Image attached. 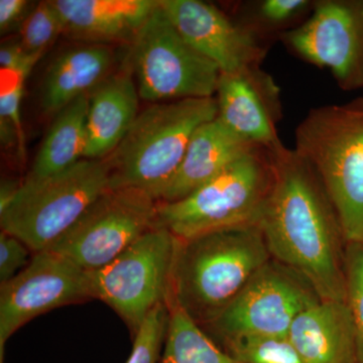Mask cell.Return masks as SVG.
I'll list each match as a JSON object with an SVG mask.
<instances>
[{
    "mask_svg": "<svg viewBox=\"0 0 363 363\" xmlns=\"http://www.w3.org/2000/svg\"><path fill=\"white\" fill-rule=\"evenodd\" d=\"M274 178L259 227L272 259L290 267L322 301L346 302L347 241L311 164L284 143L271 149Z\"/></svg>",
    "mask_w": 363,
    "mask_h": 363,
    "instance_id": "cell-1",
    "label": "cell"
},
{
    "mask_svg": "<svg viewBox=\"0 0 363 363\" xmlns=\"http://www.w3.org/2000/svg\"><path fill=\"white\" fill-rule=\"evenodd\" d=\"M272 259L257 224L179 240L168 297L204 328Z\"/></svg>",
    "mask_w": 363,
    "mask_h": 363,
    "instance_id": "cell-2",
    "label": "cell"
},
{
    "mask_svg": "<svg viewBox=\"0 0 363 363\" xmlns=\"http://www.w3.org/2000/svg\"><path fill=\"white\" fill-rule=\"evenodd\" d=\"M218 116L215 97L152 104L140 112L106 157L109 189L135 188L160 197L199 126Z\"/></svg>",
    "mask_w": 363,
    "mask_h": 363,
    "instance_id": "cell-3",
    "label": "cell"
},
{
    "mask_svg": "<svg viewBox=\"0 0 363 363\" xmlns=\"http://www.w3.org/2000/svg\"><path fill=\"white\" fill-rule=\"evenodd\" d=\"M294 150L323 184L347 243L363 245V98L310 109Z\"/></svg>",
    "mask_w": 363,
    "mask_h": 363,
    "instance_id": "cell-4",
    "label": "cell"
},
{
    "mask_svg": "<svg viewBox=\"0 0 363 363\" xmlns=\"http://www.w3.org/2000/svg\"><path fill=\"white\" fill-rule=\"evenodd\" d=\"M274 178L271 149L257 145L184 199L160 203L157 227L179 240L257 224Z\"/></svg>",
    "mask_w": 363,
    "mask_h": 363,
    "instance_id": "cell-5",
    "label": "cell"
},
{
    "mask_svg": "<svg viewBox=\"0 0 363 363\" xmlns=\"http://www.w3.org/2000/svg\"><path fill=\"white\" fill-rule=\"evenodd\" d=\"M106 160H88L42 179L21 182L0 212L1 230L16 236L33 253L50 250L109 190Z\"/></svg>",
    "mask_w": 363,
    "mask_h": 363,
    "instance_id": "cell-6",
    "label": "cell"
},
{
    "mask_svg": "<svg viewBox=\"0 0 363 363\" xmlns=\"http://www.w3.org/2000/svg\"><path fill=\"white\" fill-rule=\"evenodd\" d=\"M130 45L128 61L142 99L215 97L220 70L186 42L160 0Z\"/></svg>",
    "mask_w": 363,
    "mask_h": 363,
    "instance_id": "cell-7",
    "label": "cell"
},
{
    "mask_svg": "<svg viewBox=\"0 0 363 363\" xmlns=\"http://www.w3.org/2000/svg\"><path fill=\"white\" fill-rule=\"evenodd\" d=\"M178 241L168 229L155 227L111 264L88 272L91 298L112 308L133 335L166 302Z\"/></svg>",
    "mask_w": 363,
    "mask_h": 363,
    "instance_id": "cell-8",
    "label": "cell"
},
{
    "mask_svg": "<svg viewBox=\"0 0 363 363\" xmlns=\"http://www.w3.org/2000/svg\"><path fill=\"white\" fill-rule=\"evenodd\" d=\"M159 202L145 191L109 189L50 250L91 272L157 227Z\"/></svg>",
    "mask_w": 363,
    "mask_h": 363,
    "instance_id": "cell-9",
    "label": "cell"
},
{
    "mask_svg": "<svg viewBox=\"0 0 363 363\" xmlns=\"http://www.w3.org/2000/svg\"><path fill=\"white\" fill-rule=\"evenodd\" d=\"M319 301L302 276L272 259L203 329L221 346L238 339L288 337L296 319Z\"/></svg>",
    "mask_w": 363,
    "mask_h": 363,
    "instance_id": "cell-10",
    "label": "cell"
},
{
    "mask_svg": "<svg viewBox=\"0 0 363 363\" xmlns=\"http://www.w3.org/2000/svg\"><path fill=\"white\" fill-rule=\"evenodd\" d=\"M298 58L331 71L339 87L363 89V0H318L311 16L281 33Z\"/></svg>",
    "mask_w": 363,
    "mask_h": 363,
    "instance_id": "cell-11",
    "label": "cell"
},
{
    "mask_svg": "<svg viewBox=\"0 0 363 363\" xmlns=\"http://www.w3.org/2000/svg\"><path fill=\"white\" fill-rule=\"evenodd\" d=\"M92 300L88 272L52 250L33 253L26 269L0 289V363L7 340L33 318Z\"/></svg>",
    "mask_w": 363,
    "mask_h": 363,
    "instance_id": "cell-12",
    "label": "cell"
},
{
    "mask_svg": "<svg viewBox=\"0 0 363 363\" xmlns=\"http://www.w3.org/2000/svg\"><path fill=\"white\" fill-rule=\"evenodd\" d=\"M182 37L221 73L260 66L267 48L257 33L201 0H160Z\"/></svg>",
    "mask_w": 363,
    "mask_h": 363,
    "instance_id": "cell-13",
    "label": "cell"
},
{
    "mask_svg": "<svg viewBox=\"0 0 363 363\" xmlns=\"http://www.w3.org/2000/svg\"><path fill=\"white\" fill-rule=\"evenodd\" d=\"M215 98L218 118L248 142L272 149L281 145V88L260 66L220 73Z\"/></svg>",
    "mask_w": 363,
    "mask_h": 363,
    "instance_id": "cell-14",
    "label": "cell"
},
{
    "mask_svg": "<svg viewBox=\"0 0 363 363\" xmlns=\"http://www.w3.org/2000/svg\"><path fill=\"white\" fill-rule=\"evenodd\" d=\"M65 33L84 44H131L159 0H55Z\"/></svg>",
    "mask_w": 363,
    "mask_h": 363,
    "instance_id": "cell-15",
    "label": "cell"
},
{
    "mask_svg": "<svg viewBox=\"0 0 363 363\" xmlns=\"http://www.w3.org/2000/svg\"><path fill=\"white\" fill-rule=\"evenodd\" d=\"M255 147L257 145L236 135L218 117L203 123L191 138L180 166L159 202L184 199Z\"/></svg>",
    "mask_w": 363,
    "mask_h": 363,
    "instance_id": "cell-16",
    "label": "cell"
},
{
    "mask_svg": "<svg viewBox=\"0 0 363 363\" xmlns=\"http://www.w3.org/2000/svg\"><path fill=\"white\" fill-rule=\"evenodd\" d=\"M133 74L130 66L111 73L89 93L84 159H106L135 123L140 97Z\"/></svg>",
    "mask_w": 363,
    "mask_h": 363,
    "instance_id": "cell-17",
    "label": "cell"
},
{
    "mask_svg": "<svg viewBox=\"0 0 363 363\" xmlns=\"http://www.w3.org/2000/svg\"><path fill=\"white\" fill-rule=\"evenodd\" d=\"M288 337L303 363H358L346 302L319 301L296 319Z\"/></svg>",
    "mask_w": 363,
    "mask_h": 363,
    "instance_id": "cell-18",
    "label": "cell"
},
{
    "mask_svg": "<svg viewBox=\"0 0 363 363\" xmlns=\"http://www.w3.org/2000/svg\"><path fill=\"white\" fill-rule=\"evenodd\" d=\"M114 62L116 54L107 45L83 44L57 55L43 76L40 108L45 114L56 116L111 75Z\"/></svg>",
    "mask_w": 363,
    "mask_h": 363,
    "instance_id": "cell-19",
    "label": "cell"
},
{
    "mask_svg": "<svg viewBox=\"0 0 363 363\" xmlns=\"http://www.w3.org/2000/svg\"><path fill=\"white\" fill-rule=\"evenodd\" d=\"M88 106L89 94L83 95L54 116L26 179L52 176L84 160Z\"/></svg>",
    "mask_w": 363,
    "mask_h": 363,
    "instance_id": "cell-20",
    "label": "cell"
},
{
    "mask_svg": "<svg viewBox=\"0 0 363 363\" xmlns=\"http://www.w3.org/2000/svg\"><path fill=\"white\" fill-rule=\"evenodd\" d=\"M169 325L159 363H240L222 350L173 298L167 297Z\"/></svg>",
    "mask_w": 363,
    "mask_h": 363,
    "instance_id": "cell-21",
    "label": "cell"
},
{
    "mask_svg": "<svg viewBox=\"0 0 363 363\" xmlns=\"http://www.w3.org/2000/svg\"><path fill=\"white\" fill-rule=\"evenodd\" d=\"M314 1L310 0H262L250 9L245 21H238L264 40L262 35L272 30H291V26L306 13L312 11Z\"/></svg>",
    "mask_w": 363,
    "mask_h": 363,
    "instance_id": "cell-22",
    "label": "cell"
},
{
    "mask_svg": "<svg viewBox=\"0 0 363 363\" xmlns=\"http://www.w3.org/2000/svg\"><path fill=\"white\" fill-rule=\"evenodd\" d=\"M18 32L23 50L28 54L42 56L65 33V21L54 1H42L32 7Z\"/></svg>",
    "mask_w": 363,
    "mask_h": 363,
    "instance_id": "cell-23",
    "label": "cell"
},
{
    "mask_svg": "<svg viewBox=\"0 0 363 363\" xmlns=\"http://www.w3.org/2000/svg\"><path fill=\"white\" fill-rule=\"evenodd\" d=\"M220 347L240 363H303L289 337L238 339Z\"/></svg>",
    "mask_w": 363,
    "mask_h": 363,
    "instance_id": "cell-24",
    "label": "cell"
},
{
    "mask_svg": "<svg viewBox=\"0 0 363 363\" xmlns=\"http://www.w3.org/2000/svg\"><path fill=\"white\" fill-rule=\"evenodd\" d=\"M169 325V308L161 303L150 312L133 335V350L125 363H159Z\"/></svg>",
    "mask_w": 363,
    "mask_h": 363,
    "instance_id": "cell-25",
    "label": "cell"
},
{
    "mask_svg": "<svg viewBox=\"0 0 363 363\" xmlns=\"http://www.w3.org/2000/svg\"><path fill=\"white\" fill-rule=\"evenodd\" d=\"M346 303L352 318L358 363H363V245L348 243L346 250Z\"/></svg>",
    "mask_w": 363,
    "mask_h": 363,
    "instance_id": "cell-26",
    "label": "cell"
},
{
    "mask_svg": "<svg viewBox=\"0 0 363 363\" xmlns=\"http://www.w3.org/2000/svg\"><path fill=\"white\" fill-rule=\"evenodd\" d=\"M33 67H23L18 70H0L1 74V89H0V118L11 121L20 136L18 157L25 160V133L21 121V102L23 97V86Z\"/></svg>",
    "mask_w": 363,
    "mask_h": 363,
    "instance_id": "cell-27",
    "label": "cell"
},
{
    "mask_svg": "<svg viewBox=\"0 0 363 363\" xmlns=\"http://www.w3.org/2000/svg\"><path fill=\"white\" fill-rule=\"evenodd\" d=\"M30 248L16 236L0 233V285L20 274L32 260Z\"/></svg>",
    "mask_w": 363,
    "mask_h": 363,
    "instance_id": "cell-28",
    "label": "cell"
},
{
    "mask_svg": "<svg viewBox=\"0 0 363 363\" xmlns=\"http://www.w3.org/2000/svg\"><path fill=\"white\" fill-rule=\"evenodd\" d=\"M40 58L39 55L28 54L21 47L20 40H6L0 49V69L18 70L23 67H33Z\"/></svg>",
    "mask_w": 363,
    "mask_h": 363,
    "instance_id": "cell-29",
    "label": "cell"
},
{
    "mask_svg": "<svg viewBox=\"0 0 363 363\" xmlns=\"http://www.w3.org/2000/svg\"><path fill=\"white\" fill-rule=\"evenodd\" d=\"M26 0H0V32L1 35L18 28L32 9Z\"/></svg>",
    "mask_w": 363,
    "mask_h": 363,
    "instance_id": "cell-30",
    "label": "cell"
},
{
    "mask_svg": "<svg viewBox=\"0 0 363 363\" xmlns=\"http://www.w3.org/2000/svg\"><path fill=\"white\" fill-rule=\"evenodd\" d=\"M21 182L14 180H4L1 182V187H0V212L4 211L9 206V203L13 201L14 196L18 193L20 189Z\"/></svg>",
    "mask_w": 363,
    "mask_h": 363,
    "instance_id": "cell-31",
    "label": "cell"
}]
</instances>
